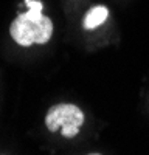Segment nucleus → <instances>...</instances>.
<instances>
[{
	"instance_id": "1",
	"label": "nucleus",
	"mask_w": 149,
	"mask_h": 155,
	"mask_svg": "<svg viewBox=\"0 0 149 155\" xmlns=\"http://www.w3.org/2000/svg\"><path fill=\"white\" fill-rule=\"evenodd\" d=\"M25 5L28 11L20 12L9 27L11 37L22 47L47 44L53 34V22L42 14V2L25 0Z\"/></svg>"
},
{
	"instance_id": "2",
	"label": "nucleus",
	"mask_w": 149,
	"mask_h": 155,
	"mask_svg": "<svg viewBox=\"0 0 149 155\" xmlns=\"http://www.w3.org/2000/svg\"><path fill=\"white\" fill-rule=\"evenodd\" d=\"M84 123V113L73 104H58L48 110L45 116V126L48 130L56 132L61 129L62 137L73 138L79 134V127Z\"/></svg>"
},
{
	"instance_id": "3",
	"label": "nucleus",
	"mask_w": 149,
	"mask_h": 155,
	"mask_svg": "<svg viewBox=\"0 0 149 155\" xmlns=\"http://www.w3.org/2000/svg\"><path fill=\"white\" fill-rule=\"evenodd\" d=\"M107 17H109V9H107L106 6H103V5L93 6V8L84 16L82 27H84L85 30H95V28L99 27V25H103Z\"/></svg>"
},
{
	"instance_id": "4",
	"label": "nucleus",
	"mask_w": 149,
	"mask_h": 155,
	"mask_svg": "<svg viewBox=\"0 0 149 155\" xmlns=\"http://www.w3.org/2000/svg\"><path fill=\"white\" fill-rule=\"evenodd\" d=\"M89 155H101V153H89Z\"/></svg>"
}]
</instances>
